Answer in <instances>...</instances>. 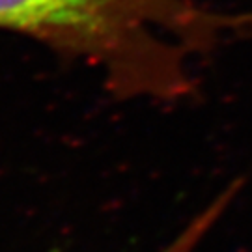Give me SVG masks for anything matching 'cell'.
<instances>
[{
	"label": "cell",
	"instance_id": "cell-1",
	"mask_svg": "<svg viewBox=\"0 0 252 252\" xmlns=\"http://www.w3.org/2000/svg\"><path fill=\"white\" fill-rule=\"evenodd\" d=\"M0 28L99 69L122 97L172 101L192 88L190 56L237 36L241 15L192 0H0Z\"/></svg>",
	"mask_w": 252,
	"mask_h": 252
},
{
	"label": "cell",
	"instance_id": "cell-2",
	"mask_svg": "<svg viewBox=\"0 0 252 252\" xmlns=\"http://www.w3.org/2000/svg\"><path fill=\"white\" fill-rule=\"evenodd\" d=\"M198 247V235L190 230H183L168 247H164L161 252H194Z\"/></svg>",
	"mask_w": 252,
	"mask_h": 252
}]
</instances>
